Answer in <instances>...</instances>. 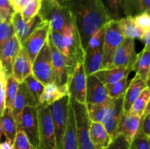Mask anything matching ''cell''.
Listing matches in <instances>:
<instances>
[{
  "mask_svg": "<svg viewBox=\"0 0 150 149\" xmlns=\"http://www.w3.org/2000/svg\"><path fill=\"white\" fill-rule=\"evenodd\" d=\"M64 6L71 13L85 52L91 37L112 16L103 0H69Z\"/></svg>",
  "mask_w": 150,
  "mask_h": 149,
  "instance_id": "obj_1",
  "label": "cell"
},
{
  "mask_svg": "<svg viewBox=\"0 0 150 149\" xmlns=\"http://www.w3.org/2000/svg\"><path fill=\"white\" fill-rule=\"evenodd\" d=\"M48 41L51 51V56H52L54 83H55L61 89L67 90L69 82L74 71L76 64L71 59L64 56L54 46L50 37V33Z\"/></svg>",
  "mask_w": 150,
  "mask_h": 149,
  "instance_id": "obj_2",
  "label": "cell"
},
{
  "mask_svg": "<svg viewBox=\"0 0 150 149\" xmlns=\"http://www.w3.org/2000/svg\"><path fill=\"white\" fill-rule=\"evenodd\" d=\"M38 14L44 21L50 23L51 29L62 32L64 26L73 21L72 15L65 6H59L52 0H42Z\"/></svg>",
  "mask_w": 150,
  "mask_h": 149,
  "instance_id": "obj_3",
  "label": "cell"
},
{
  "mask_svg": "<svg viewBox=\"0 0 150 149\" xmlns=\"http://www.w3.org/2000/svg\"><path fill=\"white\" fill-rule=\"evenodd\" d=\"M124 38L119 20L111 19L106 23L103 44V56L100 70L109 68L114 52Z\"/></svg>",
  "mask_w": 150,
  "mask_h": 149,
  "instance_id": "obj_4",
  "label": "cell"
},
{
  "mask_svg": "<svg viewBox=\"0 0 150 149\" xmlns=\"http://www.w3.org/2000/svg\"><path fill=\"white\" fill-rule=\"evenodd\" d=\"M70 100L74 111L78 149H95L89 134L91 120L88 115L86 105L70 98Z\"/></svg>",
  "mask_w": 150,
  "mask_h": 149,
  "instance_id": "obj_5",
  "label": "cell"
},
{
  "mask_svg": "<svg viewBox=\"0 0 150 149\" xmlns=\"http://www.w3.org/2000/svg\"><path fill=\"white\" fill-rule=\"evenodd\" d=\"M69 101H70V97L68 95H66L49 106L53 125H54L57 149H63Z\"/></svg>",
  "mask_w": 150,
  "mask_h": 149,
  "instance_id": "obj_6",
  "label": "cell"
},
{
  "mask_svg": "<svg viewBox=\"0 0 150 149\" xmlns=\"http://www.w3.org/2000/svg\"><path fill=\"white\" fill-rule=\"evenodd\" d=\"M38 118L39 142L36 149H57L49 106L40 105L38 107Z\"/></svg>",
  "mask_w": 150,
  "mask_h": 149,
  "instance_id": "obj_7",
  "label": "cell"
},
{
  "mask_svg": "<svg viewBox=\"0 0 150 149\" xmlns=\"http://www.w3.org/2000/svg\"><path fill=\"white\" fill-rule=\"evenodd\" d=\"M32 71L34 77L44 86L54 83L52 56L48 39L35 57Z\"/></svg>",
  "mask_w": 150,
  "mask_h": 149,
  "instance_id": "obj_8",
  "label": "cell"
},
{
  "mask_svg": "<svg viewBox=\"0 0 150 149\" xmlns=\"http://www.w3.org/2000/svg\"><path fill=\"white\" fill-rule=\"evenodd\" d=\"M63 44L67 52L68 58L75 64L84 60L85 52L82 47L80 35L77 30L74 20L66 25L62 30Z\"/></svg>",
  "mask_w": 150,
  "mask_h": 149,
  "instance_id": "obj_9",
  "label": "cell"
},
{
  "mask_svg": "<svg viewBox=\"0 0 150 149\" xmlns=\"http://www.w3.org/2000/svg\"><path fill=\"white\" fill-rule=\"evenodd\" d=\"M86 75L83 61H80L76 65L70 77L67 88V94L71 99L86 105Z\"/></svg>",
  "mask_w": 150,
  "mask_h": 149,
  "instance_id": "obj_10",
  "label": "cell"
},
{
  "mask_svg": "<svg viewBox=\"0 0 150 149\" xmlns=\"http://www.w3.org/2000/svg\"><path fill=\"white\" fill-rule=\"evenodd\" d=\"M38 107L26 106L23 108L19 124L16 128H20L24 131L31 144L37 148L39 142L38 135Z\"/></svg>",
  "mask_w": 150,
  "mask_h": 149,
  "instance_id": "obj_11",
  "label": "cell"
},
{
  "mask_svg": "<svg viewBox=\"0 0 150 149\" xmlns=\"http://www.w3.org/2000/svg\"><path fill=\"white\" fill-rule=\"evenodd\" d=\"M136 58L137 53L135 48V40L130 38H124L116 49L108 69L133 66Z\"/></svg>",
  "mask_w": 150,
  "mask_h": 149,
  "instance_id": "obj_12",
  "label": "cell"
},
{
  "mask_svg": "<svg viewBox=\"0 0 150 149\" xmlns=\"http://www.w3.org/2000/svg\"><path fill=\"white\" fill-rule=\"evenodd\" d=\"M50 29V23L47 21H44L26 38L24 42L21 45L27 52L32 63H33L36 56L48 39Z\"/></svg>",
  "mask_w": 150,
  "mask_h": 149,
  "instance_id": "obj_13",
  "label": "cell"
},
{
  "mask_svg": "<svg viewBox=\"0 0 150 149\" xmlns=\"http://www.w3.org/2000/svg\"><path fill=\"white\" fill-rule=\"evenodd\" d=\"M43 22L44 20L39 14L36 15L29 21L25 22L22 18L21 13L17 12H15L10 18V23L13 25L15 34L21 45L24 42L26 38Z\"/></svg>",
  "mask_w": 150,
  "mask_h": 149,
  "instance_id": "obj_14",
  "label": "cell"
},
{
  "mask_svg": "<svg viewBox=\"0 0 150 149\" xmlns=\"http://www.w3.org/2000/svg\"><path fill=\"white\" fill-rule=\"evenodd\" d=\"M123 99L124 95L111 99L106 114L101 122L103 124L112 140L116 137L117 126L123 112Z\"/></svg>",
  "mask_w": 150,
  "mask_h": 149,
  "instance_id": "obj_15",
  "label": "cell"
},
{
  "mask_svg": "<svg viewBox=\"0 0 150 149\" xmlns=\"http://www.w3.org/2000/svg\"><path fill=\"white\" fill-rule=\"evenodd\" d=\"M21 45L16 34H13L2 46L0 52V61L6 77L12 74V67Z\"/></svg>",
  "mask_w": 150,
  "mask_h": 149,
  "instance_id": "obj_16",
  "label": "cell"
},
{
  "mask_svg": "<svg viewBox=\"0 0 150 149\" xmlns=\"http://www.w3.org/2000/svg\"><path fill=\"white\" fill-rule=\"evenodd\" d=\"M26 106H32V107H39L32 95L27 90L25 83H21L18 84V88L17 94L13 103L12 107V115L16 122V125L19 124L21 121V117L22 112L25 107Z\"/></svg>",
  "mask_w": 150,
  "mask_h": 149,
  "instance_id": "obj_17",
  "label": "cell"
},
{
  "mask_svg": "<svg viewBox=\"0 0 150 149\" xmlns=\"http://www.w3.org/2000/svg\"><path fill=\"white\" fill-rule=\"evenodd\" d=\"M109 99L108 91L94 74L86 77V104L101 103Z\"/></svg>",
  "mask_w": 150,
  "mask_h": 149,
  "instance_id": "obj_18",
  "label": "cell"
},
{
  "mask_svg": "<svg viewBox=\"0 0 150 149\" xmlns=\"http://www.w3.org/2000/svg\"><path fill=\"white\" fill-rule=\"evenodd\" d=\"M32 63L24 48L21 46L12 67V76L18 83L23 80L32 73Z\"/></svg>",
  "mask_w": 150,
  "mask_h": 149,
  "instance_id": "obj_19",
  "label": "cell"
},
{
  "mask_svg": "<svg viewBox=\"0 0 150 149\" xmlns=\"http://www.w3.org/2000/svg\"><path fill=\"white\" fill-rule=\"evenodd\" d=\"M141 118L131 115L129 112H122L117 126L116 136L121 135L131 143L139 128Z\"/></svg>",
  "mask_w": 150,
  "mask_h": 149,
  "instance_id": "obj_20",
  "label": "cell"
},
{
  "mask_svg": "<svg viewBox=\"0 0 150 149\" xmlns=\"http://www.w3.org/2000/svg\"><path fill=\"white\" fill-rule=\"evenodd\" d=\"M149 86V83L144 79L135 75L127 86L123 99V112H129L135 100L140 95L142 91Z\"/></svg>",
  "mask_w": 150,
  "mask_h": 149,
  "instance_id": "obj_21",
  "label": "cell"
},
{
  "mask_svg": "<svg viewBox=\"0 0 150 149\" xmlns=\"http://www.w3.org/2000/svg\"><path fill=\"white\" fill-rule=\"evenodd\" d=\"M133 66H130L127 67L100 70L93 74L105 86L108 90L112 85L121 80L125 75L130 74V72L133 70Z\"/></svg>",
  "mask_w": 150,
  "mask_h": 149,
  "instance_id": "obj_22",
  "label": "cell"
},
{
  "mask_svg": "<svg viewBox=\"0 0 150 149\" xmlns=\"http://www.w3.org/2000/svg\"><path fill=\"white\" fill-rule=\"evenodd\" d=\"M89 134L95 149L106 148L112 142V139L101 122L91 121Z\"/></svg>",
  "mask_w": 150,
  "mask_h": 149,
  "instance_id": "obj_23",
  "label": "cell"
},
{
  "mask_svg": "<svg viewBox=\"0 0 150 149\" xmlns=\"http://www.w3.org/2000/svg\"><path fill=\"white\" fill-rule=\"evenodd\" d=\"M63 149H78L74 111L70 100L68 104L67 119L64 136Z\"/></svg>",
  "mask_w": 150,
  "mask_h": 149,
  "instance_id": "obj_24",
  "label": "cell"
},
{
  "mask_svg": "<svg viewBox=\"0 0 150 149\" xmlns=\"http://www.w3.org/2000/svg\"><path fill=\"white\" fill-rule=\"evenodd\" d=\"M67 94V90L62 89L55 83H51L44 86L43 91L40 97V106H50L54 102Z\"/></svg>",
  "mask_w": 150,
  "mask_h": 149,
  "instance_id": "obj_25",
  "label": "cell"
},
{
  "mask_svg": "<svg viewBox=\"0 0 150 149\" xmlns=\"http://www.w3.org/2000/svg\"><path fill=\"white\" fill-rule=\"evenodd\" d=\"M133 70L136 72V75L149 81L150 72V49L144 48L139 54H137V58L133 67Z\"/></svg>",
  "mask_w": 150,
  "mask_h": 149,
  "instance_id": "obj_26",
  "label": "cell"
},
{
  "mask_svg": "<svg viewBox=\"0 0 150 149\" xmlns=\"http://www.w3.org/2000/svg\"><path fill=\"white\" fill-rule=\"evenodd\" d=\"M122 10L125 17H133L150 10V0H122Z\"/></svg>",
  "mask_w": 150,
  "mask_h": 149,
  "instance_id": "obj_27",
  "label": "cell"
},
{
  "mask_svg": "<svg viewBox=\"0 0 150 149\" xmlns=\"http://www.w3.org/2000/svg\"><path fill=\"white\" fill-rule=\"evenodd\" d=\"M0 124L7 141L13 144L17 131V128L16 122L12 115L11 110L8 108L4 109L2 116L0 117Z\"/></svg>",
  "mask_w": 150,
  "mask_h": 149,
  "instance_id": "obj_28",
  "label": "cell"
},
{
  "mask_svg": "<svg viewBox=\"0 0 150 149\" xmlns=\"http://www.w3.org/2000/svg\"><path fill=\"white\" fill-rule=\"evenodd\" d=\"M120 28L125 38L140 39L145 33L142 29L137 26L133 20V17H125L119 19Z\"/></svg>",
  "mask_w": 150,
  "mask_h": 149,
  "instance_id": "obj_29",
  "label": "cell"
},
{
  "mask_svg": "<svg viewBox=\"0 0 150 149\" xmlns=\"http://www.w3.org/2000/svg\"><path fill=\"white\" fill-rule=\"evenodd\" d=\"M103 48L97 49L92 53L84 57L83 66L86 77L92 75L94 73L100 70L102 62Z\"/></svg>",
  "mask_w": 150,
  "mask_h": 149,
  "instance_id": "obj_30",
  "label": "cell"
},
{
  "mask_svg": "<svg viewBox=\"0 0 150 149\" xmlns=\"http://www.w3.org/2000/svg\"><path fill=\"white\" fill-rule=\"evenodd\" d=\"M111 98L101 103L86 104L88 115L92 122H102L111 102Z\"/></svg>",
  "mask_w": 150,
  "mask_h": 149,
  "instance_id": "obj_31",
  "label": "cell"
},
{
  "mask_svg": "<svg viewBox=\"0 0 150 149\" xmlns=\"http://www.w3.org/2000/svg\"><path fill=\"white\" fill-rule=\"evenodd\" d=\"M150 100V90L149 87L147 86L140 93L137 99L135 100L134 103L132 105L129 113L131 115L141 118L143 115L144 110Z\"/></svg>",
  "mask_w": 150,
  "mask_h": 149,
  "instance_id": "obj_32",
  "label": "cell"
},
{
  "mask_svg": "<svg viewBox=\"0 0 150 149\" xmlns=\"http://www.w3.org/2000/svg\"><path fill=\"white\" fill-rule=\"evenodd\" d=\"M19 83L14 77L9 75L6 77L5 82V108L12 110L13 101L17 94Z\"/></svg>",
  "mask_w": 150,
  "mask_h": 149,
  "instance_id": "obj_33",
  "label": "cell"
},
{
  "mask_svg": "<svg viewBox=\"0 0 150 149\" xmlns=\"http://www.w3.org/2000/svg\"><path fill=\"white\" fill-rule=\"evenodd\" d=\"M23 83H25L26 88H27V90L29 91V92L32 95L33 99H35L36 103L38 104V106H40V97L41 93H42V91H43L44 85L41 83L39 80H37L34 77L32 73L29 74L23 80Z\"/></svg>",
  "mask_w": 150,
  "mask_h": 149,
  "instance_id": "obj_34",
  "label": "cell"
},
{
  "mask_svg": "<svg viewBox=\"0 0 150 149\" xmlns=\"http://www.w3.org/2000/svg\"><path fill=\"white\" fill-rule=\"evenodd\" d=\"M105 25L104 26H103L102 28H100L98 32H95L90 37L89 42H88L87 45H86V50H85L84 57L90 55L91 53H92L97 49L103 48Z\"/></svg>",
  "mask_w": 150,
  "mask_h": 149,
  "instance_id": "obj_35",
  "label": "cell"
},
{
  "mask_svg": "<svg viewBox=\"0 0 150 149\" xmlns=\"http://www.w3.org/2000/svg\"><path fill=\"white\" fill-rule=\"evenodd\" d=\"M128 75L129 74L125 76L121 80L112 85L107 90L108 91V97L111 98V99H116V98H118L125 94L126 89H127V86L130 83L128 82Z\"/></svg>",
  "mask_w": 150,
  "mask_h": 149,
  "instance_id": "obj_36",
  "label": "cell"
},
{
  "mask_svg": "<svg viewBox=\"0 0 150 149\" xmlns=\"http://www.w3.org/2000/svg\"><path fill=\"white\" fill-rule=\"evenodd\" d=\"M42 0H29L21 11L23 21L27 22L38 14L41 7Z\"/></svg>",
  "mask_w": 150,
  "mask_h": 149,
  "instance_id": "obj_37",
  "label": "cell"
},
{
  "mask_svg": "<svg viewBox=\"0 0 150 149\" xmlns=\"http://www.w3.org/2000/svg\"><path fill=\"white\" fill-rule=\"evenodd\" d=\"M13 149H35L24 131L20 128H17L16 137L12 144Z\"/></svg>",
  "mask_w": 150,
  "mask_h": 149,
  "instance_id": "obj_38",
  "label": "cell"
},
{
  "mask_svg": "<svg viewBox=\"0 0 150 149\" xmlns=\"http://www.w3.org/2000/svg\"><path fill=\"white\" fill-rule=\"evenodd\" d=\"M13 34H15V32L10 21L3 20L0 23V52L4 44Z\"/></svg>",
  "mask_w": 150,
  "mask_h": 149,
  "instance_id": "obj_39",
  "label": "cell"
},
{
  "mask_svg": "<svg viewBox=\"0 0 150 149\" xmlns=\"http://www.w3.org/2000/svg\"><path fill=\"white\" fill-rule=\"evenodd\" d=\"M129 149H150L149 137L137 131L133 141L129 145Z\"/></svg>",
  "mask_w": 150,
  "mask_h": 149,
  "instance_id": "obj_40",
  "label": "cell"
},
{
  "mask_svg": "<svg viewBox=\"0 0 150 149\" xmlns=\"http://www.w3.org/2000/svg\"><path fill=\"white\" fill-rule=\"evenodd\" d=\"M133 20L137 26L144 32L150 31V15L149 11H144L133 16Z\"/></svg>",
  "mask_w": 150,
  "mask_h": 149,
  "instance_id": "obj_41",
  "label": "cell"
},
{
  "mask_svg": "<svg viewBox=\"0 0 150 149\" xmlns=\"http://www.w3.org/2000/svg\"><path fill=\"white\" fill-rule=\"evenodd\" d=\"M108 4V9L112 16L113 19H120L122 10V0H105Z\"/></svg>",
  "mask_w": 150,
  "mask_h": 149,
  "instance_id": "obj_42",
  "label": "cell"
},
{
  "mask_svg": "<svg viewBox=\"0 0 150 149\" xmlns=\"http://www.w3.org/2000/svg\"><path fill=\"white\" fill-rule=\"evenodd\" d=\"M15 11L10 2V0H0V15L3 20L10 21L12 15Z\"/></svg>",
  "mask_w": 150,
  "mask_h": 149,
  "instance_id": "obj_43",
  "label": "cell"
},
{
  "mask_svg": "<svg viewBox=\"0 0 150 149\" xmlns=\"http://www.w3.org/2000/svg\"><path fill=\"white\" fill-rule=\"evenodd\" d=\"M138 131L150 138V113L144 112L141 117Z\"/></svg>",
  "mask_w": 150,
  "mask_h": 149,
  "instance_id": "obj_44",
  "label": "cell"
},
{
  "mask_svg": "<svg viewBox=\"0 0 150 149\" xmlns=\"http://www.w3.org/2000/svg\"><path fill=\"white\" fill-rule=\"evenodd\" d=\"M130 144L121 135H117L114 137L111 144L105 149H129Z\"/></svg>",
  "mask_w": 150,
  "mask_h": 149,
  "instance_id": "obj_45",
  "label": "cell"
},
{
  "mask_svg": "<svg viewBox=\"0 0 150 149\" xmlns=\"http://www.w3.org/2000/svg\"><path fill=\"white\" fill-rule=\"evenodd\" d=\"M29 0H10L13 10L17 13H21L23 7L26 5Z\"/></svg>",
  "mask_w": 150,
  "mask_h": 149,
  "instance_id": "obj_46",
  "label": "cell"
},
{
  "mask_svg": "<svg viewBox=\"0 0 150 149\" xmlns=\"http://www.w3.org/2000/svg\"><path fill=\"white\" fill-rule=\"evenodd\" d=\"M5 109V86L0 90V117L2 116Z\"/></svg>",
  "mask_w": 150,
  "mask_h": 149,
  "instance_id": "obj_47",
  "label": "cell"
},
{
  "mask_svg": "<svg viewBox=\"0 0 150 149\" xmlns=\"http://www.w3.org/2000/svg\"><path fill=\"white\" fill-rule=\"evenodd\" d=\"M141 40L144 44V48L150 49V31H147L144 34Z\"/></svg>",
  "mask_w": 150,
  "mask_h": 149,
  "instance_id": "obj_48",
  "label": "cell"
},
{
  "mask_svg": "<svg viewBox=\"0 0 150 149\" xmlns=\"http://www.w3.org/2000/svg\"><path fill=\"white\" fill-rule=\"evenodd\" d=\"M0 149H13V146L11 143L6 140L2 143H0Z\"/></svg>",
  "mask_w": 150,
  "mask_h": 149,
  "instance_id": "obj_49",
  "label": "cell"
},
{
  "mask_svg": "<svg viewBox=\"0 0 150 149\" xmlns=\"http://www.w3.org/2000/svg\"><path fill=\"white\" fill-rule=\"evenodd\" d=\"M5 82H6V76L5 73L3 72L0 74V90L1 88L4 87L5 86Z\"/></svg>",
  "mask_w": 150,
  "mask_h": 149,
  "instance_id": "obj_50",
  "label": "cell"
},
{
  "mask_svg": "<svg viewBox=\"0 0 150 149\" xmlns=\"http://www.w3.org/2000/svg\"><path fill=\"white\" fill-rule=\"evenodd\" d=\"M55 4H57V5H59V6H64V4L67 2V1L69 0H52Z\"/></svg>",
  "mask_w": 150,
  "mask_h": 149,
  "instance_id": "obj_51",
  "label": "cell"
},
{
  "mask_svg": "<svg viewBox=\"0 0 150 149\" xmlns=\"http://www.w3.org/2000/svg\"><path fill=\"white\" fill-rule=\"evenodd\" d=\"M3 72H4V69H3L2 64H1V61H0V74Z\"/></svg>",
  "mask_w": 150,
  "mask_h": 149,
  "instance_id": "obj_52",
  "label": "cell"
},
{
  "mask_svg": "<svg viewBox=\"0 0 150 149\" xmlns=\"http://www.w3.org/2000/svg\"><path fill=\"white\" fill-rule=\"evenodd\" d=\"M2 135H3V131H2V129H1V124H0V142H1V138H2Z\"/></svg>",
  "mask_w": 150,
  "mask_h": 149,
  "instance_id": "obj_53",
  "label": "cell"
},
{
  "mask_svg": "<svg viewBox=\"0 0 150 149\" xmlns=\"http://www.w3.org/2000/svg\"><path fill=\"white\" fill-rule=\"evenodd\" d=\"M2 21H3V19H2V18H1V15H0V23H1Z\"/></svg>",
  "mask_w": 150,
  "mask_h": 149,
  "instance_id": "obj_54",
  "label": "cell"
}]
</instances>
